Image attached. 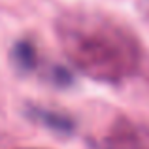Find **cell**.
Returning a JSON list of instances; mask_svg holds the SVG:
<instances>
[{"instance_id":"3","label":"cell","mask_w":149,"mask_h":149,"mask_svg":"<svg viewBox=\"0 0 149 149\" xmlns=\"http://www.w3.org/2000/svg\"><path fill=\"white\" fill-rule=\"evenodd\" d=\"M49 79L53 81L57 87H68L74 81V76L64 66H53V68H51V74H49Z\"/></svg>"},{"instance_id":"2","label":"cell","mask_w":149,"mask_h":149,"mask_svg":"<svg viewBox=\"0 0 149 149\" xmlns=\"http://www.w3.org/2000/svg\"><path fill=\"white\" fill-rule=\"evenodd\" d=\"M11 61L21 72H32L38 66V51L30 40H19L11 47Z\"/></svg>"},{"instance_id":"1","label":"cell","mask_w":149,"mask_h":149,"mask_svg":"<svg viewBox=\"0 0 149 149\" xmlns=\"http://www.w3.org/2000/svg\"><path fill=\"white\" fill-rule=\"evenodd\" d=\"M29 117L36 123L44 125L51 130L58 132V134H70L74 130V121L72 117L64 115L61 111H53V109H44V108H30Z\"/></svg>"}]
</instances>
